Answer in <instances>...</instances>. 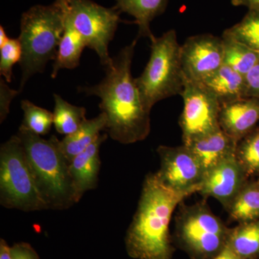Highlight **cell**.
I'll return each mask as SVG.
<instances>
[{
    "mask_svg": "<svg viewBox=\"0 0 259 259\" xmlns=\"http://www.w3.org/2000/svg\"><path fill=\"white\" fill-rule=\"evenodd\" d=\"M136 44L135 39L112 58L105 66V76L100 83L78 88L79 93L100 99L99 107L107 117L105 131L121 144L144 141L151 132V112L143 105L131 73Z\"/></svg>",
    "mask_w": 259,
    "mask_h": 259,
    "instance_id": "obj_1",
    "label": "cell"
},
{
    "mask_svg": "<svg viewBox=\"0 0 259 259\" xmlns=\"http://www.w3.org/2000/svg\"><path fill=\"white\" fill-rule=\"evenodd\" d=\"M191 195L175 192L159 180L156 173L145 179L137 210L125 238L126 250L136 259H170L172 247L169 225L173 212Z\"/></svg>",
    "mask_w": 259,
    "mask_h": 259,
    "instance_id": "obj_2",
    "label": "cell"
},
{
    "mask_svg": "<svg viewBox=\"0 0 259 259\" xmlns=\"http://www.w3.org/2000/svg\"><path fill=\"white\" fill-rule=\"evenodd\" d=\"M65 4L66 0H55L50 5H35L22 15L18 37L23 53L19 63L22 71L19 93L32 76L44 72L48 62L55 59L65 29Z\"/></svg>",
    "mask_w": 259,
    "mask_h": 259,
    "instance_id": "obj_3",
    "label": "cell"
},
{
    "mask_svg": "<svg viewBox=\"0 0 259 259\" xmlns=\"http://www.w3.org/2000/svg\"><path fill=\"white\" fill-rule=\"evenodd\" d=\"M22 141L47 209L63 210L76 204L70 161L65 156L60 141L55 136L49 139L19 129Z\"/></svg>",
    "mask_w": 259,
    "mask_h": 259,
    "instance_id": "obj_4",
    "label": "cell"
},
{
    "mask_svg": "<svg viewBox=\"0 0 259 259\" xmlns=\"http://www.w3.org/2000/svg\"><path fill=\"white\" fill-rule=\"evenodd\" d=\"M151 56L142 74L136 79L145 108L182 94L185 79L180 60L181 45L177 32L170 30L151 39Z\"/></svg>",
    "mask_w": 259,
    "mask_h": 259,
    "instance_id": "obj_5",
    "label": "cell"
},
{
    "mask_svg": "<svg viewBox=\"0 0 259 259\" xmlns=\"http://www.w3.org/2000/svg\"><path fill=\"white\" fill-rule=\"evenodd\" d=\"M0 203L24 212L47 209L22 141L12 136L0 148Z\"/></svg>",
    "mask_w": 259,
    "mask_h": 259,
    "instance_id": "obj_6",
    "label": "cell"
},
{
    "mask_svg": "<svg viewBox=\"0 0 259 259\" xmlns=\"http://www.w3.org/2000/svg\"><path fill=\"white\" fill-rule=\"evenodd\" d=\"M66 17L82 36L87 47L96 52L105 67L112 60L109 44L122 22L116 7L105 8L92 0H66Z\"/></svg>",
    "mask_w": 259,
    "mask_h": 259,
    "instance_id": "obj_7",
    "label": "cell"
},
{
    "mask_svg": "<svg viewBox=\"0 0 259 259\" xmlns=\"http://www.w3.org/2000/svg\"><path fill=\"white\" fill-rule=\"evenodd\" d=\"M180 206L177 231L187 248L205 258L218 254L228 243L230 230L205 202Z\"/></svg>",
    "mask_w": 259,
    "mask_h": 259,
    "instance_id": "obj_8",
    "label": "cell"
},
{
    "mask_svg": "<svg viewBox=\"0 0 259 259\" xmlns=\"http://www.w3.org/2000/svg\"><path fill=\"white\" fill-rule=\"evenodd\" d=\"M183 111L180 119L183 144L221 130V103L202 83L186 81L182 94Z\"/></svg>",
    "mask_w": 259,
    "mask_h": 259,
    "instance_id": "obj_9",
    "label": "cell"
},
{
    "mask_svg": "<svg viewBox=\"0 0 259 259\" xmlns=\"http://www.w3.org/2000/svg\"><path fill=\"white\" fill-rule=\"evenodd\" d=\"M160 168L156 175L162 183L175 192L190 194L198 192L205 177L203 167L185 146L157 148Z\"/></svg>",
    "mask_w": 259,
    "mask_h": 259,
    "instance_id": "obj_10",
    "label": "cell"
},
{
    "mask_svg": "<svg viewBox=\"0 0 259 259\" xmlns=\"http://www.w3.org/2000/svg\"><path fill=\"white\" fill-rule=\"evenodd\" d=\"M180 60L186 81L203 82L224 64L222 37L211 34L189 37L181 46Z\"/></svg>",
    "mask_w": 259,
    "mask_h": 259,
    "instance_id": "obj_11",
    "label": "cell"
},
{
    "mask_svg": "<svg viewBox=\"0 0 259 259\" xmlns=\"http://www.w3.org/2000/svg\"><path fill=\"white\" fill-rule=\"evenodd\" d=\"M248 177L236 156H233L206 174L198 193L217 199L227 210Z\"/></svg>",
    "mask_w": 259,
    "mask_h": 259,
    "instance_id": "obj_12",
    "label": "cell"
},
{
    "mask_svg": "<svg viewBox=\"0 0 259 259\" xmlns=\"http://www.w3.org/2000/svg\"><path fill=\"white\" fill-rule=\"evenodd\" d=\"M258 122V99L243 97L221 105L220 127L237 142L251 133Z\"/></svg>",
    "mask_w": 259,
    "mask_h": 259,
    "instance_id": "obj_13",
    "label": "cell"
},
{
    "mask_svg": "<svg viewBox=\"0 0 259 259\" xmlns=\"http://www.w3.org/2000/svg\"><path fill=\"white\" fill-rule=\"evenodd\" d=\"M107 139V134L100 135L93 144L73 158L70 163L76 203L79 202L87 192L97 188L101 166L100 146Z\"/></svg>",
    "mask_w": 259,
    "mask_h": 259,
    "instance_id": "obj_14",
    "label": "cell"
},
{
    "mask_svg": "<svg viewBox=\"0 0 259 259\" xmlns=\"http://www.w3.org/2000/svg\"><path fill=\"white\" fill-rule=\"evenodd\" d=\"M238 143L221 129L185 145L198 159L206 175L223 161L236 156Z\"/></svg>",
    "mask_w": 259,
    "mask_h": 259,
    "instance_id": "obj_15",
    "label": "cell"
},
{
    "mask_svg": "<svg viewBox=\"0 0 259 259\" xmlns=\"http://www.w3.org/2000/svg\"><path fill=\"white\" fill-rule=\"evenodd\" d=\"M85 47H87L86 42L66 18L65 12L64 31L54 60L51 77L55 79L61 69H74L78 67Z\"/></svg>",
    "mask_w": 259,
    "mask_h": 259,
    "instance_id": "obj_16",
    "label": "cell"
},
{
    "mask_svg": "<svg viewBox=\"0 0 259 259\" xmlns=\"http://www.w3.org/2000/svg\"><path fill=\"white\" fill-rule=\"evenodd\" d=\"M202 83L217 97L221 105L244 97V76L226 64Z\"/></svg>",
    "mask_w": 259,
    "mask_h": 259,
    "instance_id": "obj_17",
    "label": "cell"
},
{
    "mask_svg": "<svg viewBox=\"0 0 259 259\" xmlns=\"http://www.w3.org/2000/svg\"><path fill=\"white\" fill-rule=\"evenodd\" d=\"M106 125V115L101 112L95 118L87 119L77 131L60 141L61 150L70 163L96 141L101 135V131H105Z\"/></svg>",
    "mask_w": 259,
    "mask_h": 259,
    "instance_id": "obj_18",
    "label": "cell"
},
{
    "mask_svg": "<svg viewBox=\"0 0 259 259\" xmlns=\"http://www.w3.org/2000/svg\"><path fill=\"white\" fill-rule=\"evenodd\" d=\"M115 7L121 13H125L135 18L139 26V37L154 35L150 28L153 19L164 13L168 0H115Z\"/></svg>",
    "mask_w": 259,
    "mask_h": 259,
    "instance_id": "obj_19",
    "label": "cell"
},
{
    "mask_svg": "<svg viewBox=\"0 0 259 259\" xmlns=\"http://www.w3.org/2000/svg\"><path fill=\"white\" fill-rule=\"evenodd\" d=\"M230 218L239 223L259 220V180L247 182L227 209Z\"/></svg>",
    "mask_w": 259,
    "mask_h": 259,
    "instance_id": "obj_20",
    "label": "cell"
},
{
    "mask_svg": "<svg viewBox=\"0 0 259 259\" xmlns=\"http://www.w3.org/2000/svg\"><path fill=\"white\" fill-rule=\"evenodd\" d=\"M228 244L241 259H246L259 253V220L240 223L230 231Z\"/></svg>",
    "mask_w": 259,
    "mask_h": 259,
    "instance_id": "obj_21",
    "label": "cell"
},
{
    "mask_svg": "<svg viewBox=\"0 0 259 259\" xmlns=\"http://www.w3.org/2000/svg\"><path fill=\"white\" fill-rule=\"evenodd\" d=\"M54 125L59 134L68 136L77 131L87 120L86 109L75 106L54 94Z\"/></svg>",
    "mask_w": 259,
    "mask_h": 259,
    "instance_id": "obj_22",
    "label": "cell"
},
{
    "mask_svg": "<svg viewBox=\"0 0 259 259\" xmlns=\"http://www.w3.org/2000/svg\"><path fill=\"white\" fill-rule=\"evenodd\" d=\"M224 60L223 63L245 76L259 61V53L234 39L222 36Z\"/></svg>",
    "mask_w": 259,
    "mask_h": 259,
    "instance_id": "obj_23",
    "label": "cell"
},
{
    "mask_svg": "<svg viewBox=\"0 0 259 259\" xmlns=\"http://www.w3.org/2000/svg\"><path fill=\"white\" fill-rule=\"evenodd\" d=\"M223 36L234 39L259 53V10H248L241 21L223 32Z\"/></svg>",
    "mask_w": 259,
    "mask_h": 259,
    "instance_id": "obj_24",
    "label": "cell"
},
{
    "mask_svg": "<svg viewBox=\"0 0 259 259\" xmlns=\"http://www.w3.org/2000/svg\"><path fill=\"white\" fill-rule=\"evenodd\" d=\"M24 117L19 129L29 131L38 136H46L51 131L54 124L52 112L34 105L28 100L21 101Z\"/></svg>",
    "mask_w": 259,
    "mask_h": 259,
    "instance_id": "obj_25",
    "label": "cell"
},
{
    "mask_svg": "<svg viewBox=\"0 0 259 259\" xmlns=\"http://www.w3.org/2000/svg\"><path fill=\"white\" fill-rule=\"evenodd\" d=\"M236 158L247 176L259 174V127L238 143Z\"/></svg>",
    "mask_w": 259,
    "mask_h": 259,
    "instance_id": "obj_26",
    "label": "cell"
},
{
    "mask_svg": "<svg viewBox=\"0 0 259 259\" xmlns=\"http://www.w3.org/2000/svg\"><path fill=\"white\" fill-rule=\"evenodd\" d=\"M22 47L18 38H10L3 47H0V74L7 83L13 77V66L22 59Z\"/></svg>",
    "mask_w": 259,
    "mask_h": 259,
    "instance_id": "obj_27",
    "label": "cell"
},
{
    "mask_svg": "<svg viewBox=\"0 0 259 259\" xmlns=\"http://www.w3.org/2000/svg\"><path fill=\"white\" fill-rule=\"evenodd\" d=\"M244 97L259 100V61L244 76Z\"/></svg>",
    "mask_w": 259,
    "mask_h": 259,
    "instance_id": "obj_28",
    "label": "cell"
},
{
    "mask_svg": "<svg viewBox=\"0 0 259 259\" xmlns=\"http://www.w3.org/2000/svg\"><path fill=\"white\" fill-rule=\"evenodd\" d=\"M18 91L12 90L7 85L6 81L1 79L0 81V122H4L10 112V105L12 100L17 95Z\"/></svg>",
    "mask_w": 259,
    "mask_h": 259,
    "instance_id": "obj_29",
    "label": "cell"
},
{
    "mask_svg": "<svg viewBox=\"0 0 259 259\" xmlns=\"http://www.w3.org/2000/svg\"><path fill=\"white\" fill-rule=\"evenodd\" d=\"M11 250L13 259H40L32 245L25 242L15 243Z\"/></svg>",
    "mask_w": 259,
    "mask_h": 259,
    "instance_id": "obj_30",
    "label": "cell"
},
{
    "mask_svg": "<svg viewBox=\"0 0 259 259\" xmlns=\"http://www.w3.org/2000/svg\"><path fill=\"white\" fill-rule=\"evenodd\" d=\"M235 7H245L248 10H259V0H231Z\"/></svg>",
    "mask_w": 259,
    "mask_h": 259,
    "instance_id": "obj_31",
    "label": "cell"
},
{
    "mask_svg": "<svg viewBox=\"0 0 259 259\" xmlns=\"http://www.w3.org/2000/svg\"><path fill=\"white\" fill-rule=\"evenodd\" d=\"M213 259H241L238 255L233 251L231 247L229 245L227 244L223 248V249L218 254L216 255Z\"/></svg>",
    "mask_w": 259,
    "mask_h": 259,
    "instance_id": "obj_32",
    "label": "cell"
},
{
    "mask_svg": "<svg viewBox=\"0 0 259 259\" xmlns=\"http://www.w3.org/2000/svg\"><path fill=\"white\" fill-rule=\"evenodd\" d=\"M0 259H13L11 247L4 239H0Z\"/></svg>",
    "mask_w": 259,
    "mask_h": 259,
    "instance_id": "obj_33",
    "label": "cell"
},
{
    "mask_svg": "<svg viewBox=\"0 0 259 259\" xmlns=\"http://www.w3.org/2000/svg\"><path fill=\"white\" fill-rule=\"evenodd\" d=\"M9 37L7 36L6 32H5L4 27L0 26V47H3Z\"/></svg>",
    "mask_w": 259,
    "mask_h": 259,
    "instance_id": "obj_34",
    "label": "cell"
}]
</instances>
